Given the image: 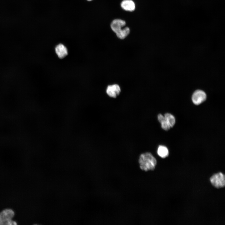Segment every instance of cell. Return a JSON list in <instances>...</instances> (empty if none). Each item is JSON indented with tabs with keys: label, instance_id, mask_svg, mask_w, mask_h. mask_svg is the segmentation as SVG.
<instances>
[{
	"label": "cell",
	"instance_id": "cell-1",
	"mask_svg": "<svg viewBox=\"0 0 225 225\" xmlns=\"http://www.w3.org/2000/svg\"><path fill=\"white\" fill-rule=\"evenodd\" d=\"M138 162L141 169L145 171L154 170L157 163L156 158L149 152L141 154Z\"/></svg>",
	"mask_w": 225,
	"mask_h": 225
},
{
	"label": "cell",
	"instance_id": "cell-2",
	"mask_svg": "<svg viewBox=\"0 0 225 225\" xmlns=\"http://www.w3.org/2000/svg\"><path fill=\"white\" fill-rule=\"evenodd\" d=\"M14 215V212L11 209H6L3 210L0 214V225H17L15 222L12 220Z\"/></svg>",
	"mask_w": 225,
	"mask_h": 225
},
{
	"label": "cell",
	"instance_id": "cell-3",
	"mask_svg": "<svg viewBox=\"0 0 225 225\" xmlns=\"http://www.w3.org/2000/svg\"><path fill=\"white\" fill-rule=\"evenodd\" d=\"M210 181L215 187L219 188H223L225 185V176L221 172H219L212 175Z\"/></svg>",
	"mask_w": 225,
	"mask_h": 225
},
{
	"label": "cell",
	"instance_id": "cell-4",
	"mask_svg": "<svg viewBox=\"0 0 225 225\" xmlns=\"http://www.w3.org/2000/svg\"><path fill=\"white\" fill-rule=\"evenodd\" d=\"M207 98L206 94L203 91L198 90L193 93L192 99L193 103L198 105L204 102Z\"/></svg>",
	"mask_w": 225,
	"mask_h": 225
},
{
	"label": "cell",
	"instance_id": "cell-5",
	"mask_svg": "<svg viewBox=\"0 0 225 225\" xmlns=\"http://www.w3.org/2000/svg\"><path fill=\"white\" fill-rule=\"evenodd\" d=\"M121 92L120 86L118 84H114L108 86L106 89V93L110 97L116 98Z\"/></svg>",
	"mask_w": 225,
	"mask_h": 225
},
{
	"label": "cell",
	"instance_id": "cell-6",
	"mask_svg": "<svg viewBox=\"0 0 225 225\" xmlns=\"http://www.w3.org/2000/svg\"><path fill=\"white\" fill-rule=\"evenodd\" d=\"M126 24L125 22L121 19H116L113 20L111 24L112 30L116 34L121 31Z\"/></svg>",
	"mask_w": 225,
	"mask_h": 225
},
{
	"label": "cell",
	"instance_id": "cell-7",
	"mask_svg": "<svg viewBox=\"0 0 225 225\" xmlns=\"http://www.w3.org/2000/svg\"><path fill=\"white\" fill-rule=\"evenodd\" d=\"M55 51L58 57L60 58L65 57L68 54L67 48L62 44H59L56 46Z\"/></svg>",
	"mask_w": 225,
	"mask_h": 225
},
{
	"label": "cell",
	"instance_id": "cell-8",
	"mask_svg": "<svg viewBox=\"0 0 225 225\" xmlns=\"http://www.w3.org/2000/svg\"><path fill=\"white\" fill-rule=\"evenodd\" d=\"M122 8L124 10L132 11L135 10V4L132 0H124L121 3Z\"/></svg>",
	"mask_w": 225,
	"mask_h": 225
},
{
	"label": "cell",
	"instance_id": "cell-9",
	"mask_svg": "<svg viewBox=\"0 0 225 225\" xmlns=\"http://www.w3.org/2000/svg\"><path fill=\"white\" fill-rule=\"evenodd\" d=\"M158 119L161 124L162 128L163 129L168 131L170 129L171 127L167 122L164 116L161 114H159L158 116Z\"/></svg>",
	"mask_w": 225,
	"mask_h": 225
},
{
	"label": "cell",
	"instance_id": "cell-10",
	"mask_svg": "<svg viewBox=\"0 0 225 225\" xmlns=\"http://www.w3.org/2000/svg\"><path fill=\"white\" fill-rule=\"evenodd\" d=\"M157 152L158 156L162 158H166L169 155L168 148L164 146L159 145L158 148Z\"/></svg>",
	"mask_w": 225,
	"mask_h": 225
},
{
	"label": "cell",
	"instance_id": "cell-11",
	"mask_svg": "<svg viewBox=\"0 0 225 225\" xmlns=\"http://www.w3.org/2000/svg\"><path fill=\"white\" fill-rule=\"evenodd\" d=\"M130 32L129 28L126 27L116 34L118 38L121 39H124L129 34Z\"/></svg>",
	"mask_w": 225,
	"mask_h": 225
},
{
	"label": "cell",
	"instance_id": "cell-12",
	"mask_svg": "<svg viewBox=\"0 0 225 225\" xmlns=\"http://www.w3.org/2000/svg\"><path fill=\"white\" fill-rule=\"evenodd\" d=\"M164 116L171 128L172 127L175 123V119L174 116L170 113H165Z\"/></svg>",
	"mask_w": 225,
	"mask_h": 225
},
{
	"label": "cell",
	"instance_id": "cell-13",
	"mask_svg": "<svg viewBox=\"0 0 225 225\" xmlns=\"http://www.w3.org/2000/svg\"><path fill=\"white\" fill-rule=\"evenodd\" d=\"M87 0L89 1H91V0Z\"/></svg>",
	"mask_w": 225,
	"mask_h": 225
}]
</instances>
